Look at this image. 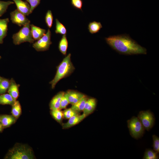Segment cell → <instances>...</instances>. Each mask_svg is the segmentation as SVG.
<instances>
[{
    "mask_svg": "<svg viewBox=\"0 0 159 159\" xmlns=\"http://www.w3.org/2000/svg\"><path fill=\"white\" fill-rule=\"evenodd\" d=\"M127 123L130 134L132 138L138 139L143 136L145 129L138 117H133L127 121Z\"/></svg>",
    "mask_w": 159,
    "mask_h": 159,
    "instance_id": "5",
    "label": "cell"
},
{
    "mask_svg": "<svg viewBox=\"0 0 159 159\" xmlns=\"http://www.w3.org/2000/svg\"><path fill=\"white\" fill-rule=\"evenodd\" d=\"M4 127L2 126V125L0 122V132H1L4 129Z\"/></svg>",
    "mask_w": 159,
    "mask_h": 159,
    "instance_id": "34",
    "label": "cell"
},
{
    "mask_svg": "<svg viewBox=\"0 0 159 159\" xmlns=\"http://www.w3.org/2000/svg\"><path fill=\"white\" fill-rule=\"evenodd\" d=\"M51 33L48 29L46 33L33 44V47L37 51H44L48 50L52 42Z\"/></svg>",
    "mask_w": 159,
    "mask_h": 159,
    "instance_id": "7",
    "label": "cell"
},
{
    "mask_svg": "<svg viewBox=\"0 0 159 159\" xmlns=\"http://www.w3.org/2000/svg\"><path fill=\"white\" fill-rule=\"evenodd\" d=\"M12 38L15 45L26 42L33 43L34 40L32 36L30 23L23 26L18 32L13 35Z\"/></svg>",
    "mask_w": 159,
    "mask_h": 159,
    "instance_id": "4",
    "label": "cell"
},
{
    "mask_svg": "<svg viewBox=\"0 0 159 159\" xmlns=\"http://www.w3.org/2000/svg\"><path fill=\"white\" fill-rule=\"evenodd\" d=\"M11 20L12 23L19 26H24L30 23V21L25 16L16 9L10 13Z\"/></svg>",
    "mask_w": 159,
    "mask_h": 159,
    "instance_id": "8",
    "label": "cell"
},
{
    "mask_svg": "<svg viewBox=\"0 0 159 159\" xmlns=\"http://www.w3.org/2000/svg\"><path fill=\"white\" fill-rule=\"evenodd\" d=\"M71 4L72 6L75 8L82 10L83 5V1L82 0H71Z\"/></svg>",
    "mask_w": 159,
    "mask_h": 159,
    "instance_id": "32",
    "label": "cell"
},
{
    "mask_svg": "<svg viewBox=\"0 0 159 159\" xmlns=\"http://www.w3.org/2000/svg\"><path fill=\"white\" fill-rule=\"evenodd\" d=\"M34 158L33 151L29 146L24 144L17 143L9 150L4 158L33 159Z\"/></svg>",
    "mask_w": 159,
    "mask_h": 159,
    "instance_id": "3",
    "label": "cell"
},
{
    "mask_svg": "<svg viewBox=\"0 0 159 159\" xmlns=\"http://www.w3.org/2000/svg\"><path fill=\"white\" fill-rule=\"evenodd\" d=\"M158 153L150 149H147L144 154L143 159H158L159 158Z\"/></svg>",
    "mask_w": 159,
    "mask_h": 159,
    "instance_id": "26",
    "label": "cell"
},
{
    "mask_svg": "<svg viewBox=\"0 0 159 159\" xmlns=\"http://www.w3.org/2000/svg\"><path fill=\"white\" fill-rule=\"evenodd\" d=\"M3 77H1L0 76V82L1 81V80H2Z\"/></svg>",
    "mask_w": 159,
    "mask_h": 159,
    "instance_id": "35",
    "label": "cell"
},
{
    "mask_svg": "<svg viewBox=\"0 0 159 159\" xmlns=\"http://www.w3.org/2000/svg\"><path fill=\"white\" fill-rule=\"evenodd\" d=\"M69 104H75L85 96L80 92L72 90H69L65 92Z\"/></svg>",
    "mask_w": 159,
    "mask_h": 159,
    "instance_id": "9",
    "label": "cell"
},
{
    "mask_svg": "<svg viewBox=\"0 0 159 159\" xmlns=\"http://www.w3.org/2000/svg\"><path fill=\"white\" fill-rule=\"evenodd\" d=\"M97 101L94 98H88L85 105L83 111V113L86 117L92 113L96 109Z\"/></svg>",
    "mask_w": 159,
    "mask_h": 159,
    "instance_id": "11",
    "label": "cell"
},
{
    "mask_svg": "<svg viewBox=\"0 0 159 159\" xmlns=\"http://www.w3.org/2000/svg\"><path fill=\"white\" fill-rule=\"evenodd\" d=\"M10 84V80L3 78L0 82V95L5 93L8 91Z\"/></svg>",
    "mask_w": 159,
    "mask_h": 159,
    "instance_id": "24",
    "label": "cell"
},
{
    "mask_svg": "<svg viewBox=\"0 0 159 159\" xmlns=\"http://www.w3.org/2000/svg\"><path fill=\"white\" fill-rule=\"evenodd\" d=\"M29 3L31 7V11L32 13L34 9L40 4V0H26Z\"/></svg>",
    "mask_w": 159,
    "mask_h": 159,
    "instance_id": "33",
    "label": "cell"
},
{
    "mask_svg": "<svg viewBox=\"0 0 159 159\" xmlns=\"http://www.w3.org/2000/svg\"><path fill=\"white\" fill-rule=\"evenodd\" d=\"M1 56L0 55V59H1Z\"/></svg>",
    "mask_w": 159,
    "mask_h": 159,
    "instance_id": "36",
    "label": "cell"
},
{
    "mask_svg": "<svg viewBox=\"0 0 159 159\" xmlns=\"http://www.w3.org/2000/svg\"><path fill=\"white\" fill-rule=\"evenodd\" d=\"M55 32L63 35L66 34L67 32L65 26L57 19H56Z\"/></svg>",
    "mask_w": 159,
    "mask_h": 159,
    "instance_id": "25",
    "label": "cell"
},
{
    "mask_svg": "<svg viewBox=\"0 0 159 159\" xmlns=\"http://www.w3.org/2000/svg\"><path fill=\"white\" fill-rule=\"evenodd\" d=\"M71 54L69 53L65 57L57 67V70L54 79L49 84L54 89L61 80L69 76L74 71L75 67L71 60Z\"/></svg>",
    "mask_w": 159,
    "mask_h": 159,
    "instance_id": "2",
    "label": "cell"
},
{
    "mask_svg": "<svg viewBox=\"0 0 159 159\" xmlns=\"http://www.w3.org/2000/svg\"><path fill=\"white\" fill-rule=\"evenodd\" d=\"M9 21L8 18L0 19V44L3 43L4 39L7 35Z\"/></svg>",
    "mask_w": 159,
    "mask_h": 159,
    "instance_id": "14",
    "label": "cell"
},
{
    "mask_svg": "<svg viewBox=\"0 0 159 159\" xmlns=\"http://www.w3.org/2000/svg\"><path fill=\"white\" fill-rule=\"evenodd\" d=\"M53 16L52 11L48 10L45 16V21L47 27L50 28L52 26L53 22Z\"/></svg>",
    "mask_w": 159,
    "mask_h": 159,
    "instance_id": "28",
    "label": "cell"
},
{
    "mask_svg": "<svg viewBox=\"0 0 159 159\" xmlns=\"http://www.w3.org/2000/svg\"><path fill=\"white\" fill-rule=\"evenodd\" d=\"M69 104V101L64 92L61 100L59 109L61 110L65 108Z\"/></svg>",
    "mask_w": 159,
    "mask_h": 159,
    "instance_id": "31",
    "label": "cell"
},
{
    "mask_svg": "<svg viewBox=\"0 0 159 159\" xmlns=\"http://www.w3.org/2000/svg\"><path fill=\"white\" fill-rule=\"evenodd\" d=\"M51 114L53 118L58 122L62 123L64 117L63 112L59 109L51 110Z\"/></svg>",
    "mask_w": 159,
    "mask_h": 159,
    "instance_id": "23",
    "label": "cell"
},
{
    "mask_svg": "<svg viewBox=\"0 0 159 159\" xmlns=\"http://www.w3.org/2000/svg\"><path fill=\"white\" fill-rule=\"evenodd\" d=\"M64 117L69 119L73 116L80 115L79 113L73 110L71 107L65 109L63 112Z\"/></svg>",
    "mask_w": 159,
    "mask_h": 159,
    "instance_id": "29",
    "label": "cell"
},
{
    "mask_svg": "<svg viewBox=\"0 0 159 159\" xmlns=\"http://www.w3.org/2000/svg\"><path fill=\"white\" fill-rule=\"evenodd\" d=\"M153 147L154 150L158 153H159V138L157 136L153 135Z\"/></svg>",
    "mask_w": 159,
    "mask_h": 159,
    "instance_id": "30",
    "label": "cell"
},
{
    "mask_svg": "<svg viewBox=\"0 0 159 159\" xmlns=\"http://www.w3.org/2000/svg\"><path fill=\"white\" fill-rule=\"evenodd\" d=\"M68 47V42L66 34L62 36L59 41L58 48L60 52L64 55H66Z\"/></svg>",
    "mask_w": 159,
    "mask_h": 159,
    "instance_id": "18",
    "label": "cell"
},
{
    "mask_svg": "<svg viewBox=\"0 0 159 159\" xmlns=\"http://www.w3.org/2000/svg\"><path fill=\"white\" fill-rule=\"evenodd\" d=\"M102 27V25L100 22L95 21L90 22L88 25L89 32L92 34L99 32Z\"/></svg>",
    "mask_w": 159,
    "mask_h": 159,
    "instance_id": "20",
    "label": "cell"
},
{
    "mask_svg": "<svg viewBox=\"0 0 159 159\" xmlns=\"http://www.w3.org/2000/svg\"><path fill=\"white\" fill-rule=\"evenodd\" d=\"M14 3V2L11 1H5L0 0V17L6 12L9 6Z\"/></svg>",
    "mask_w": 159,
    "mask_h": 159,
    "instance_id": "27",
    "label": "cell"
},
{
    "mask_svg": "<svg viewBox=\"0 0 159 159\" xmlns=\"http://www.w3.org/2000/svg\"><path fill=\"white\" fill-rule=\"evenodd\" d=\"M19 85L17 84L13 79L10 80V85L7 92L15 101L17 100L19 96Z\"/></svg>",
    "mask_w": 159,
    "mask_h": 159,
    "instance_id": "13",
    "label": "cell"
},
{
    "mask_svg": "<svg viewBox=\"0 0 159 159\" xmlns=\"http://www.w3.org/2000/svg\"><path fill=\"white\" fill-rule=\"evenodd\" d=\"M88 98L87 97L85 96L76 103L72 105L71 108L80 113L81 111H83Z\"/></svg>",
    "mask_w": 159,
    "mask_h": 159,
    "instance_id": "19",
    "label": "cell"
},
{
    "mask_svg": "<svg viewBox=\"0 0 159 159\" xmlns=\"http://www.w3.org/2000/svg\"><path fill=\"white\" fill-rule=\"evenodd\" d=\"M30 26L32 36L34 40H38L46 33L45 29L32 24H30Z\"/></svg>",
    "mask_w": 159,
    "mask_h": 159,
    "instance_id": "17",
    "label": "cell"
},
{
    "mask_svg": "<svg viewBox=\"0 0 159 159\" xmlns=\"http://www.w3.org/2000/svg\"><path fill=\"white\" fill-rule=\"evenodd\" d=\"M15 101L9 93L0 95V104L9 105H12Z\"/></svg>",
    "mask_w": 159,
    "mask_h": 159,
    "instance_id": "22",
    "label": "cell"
},
{
    "mask_svg": "<svg viewBox=\"0 0 159 159\" xmlns=\"http://www.w3.org/2000/svg\"><path fill=\"white\" fill-rule=\"evenodd\" d=\"M64 93V92H60L53 97L49 104L51 110L59 109L61 100Z\"/></svg>",
    "mask_w": 159,
    "mask_h": 159,
    "instance_id": "16",
    "label": "cell"
},
{
    "mask_svg": "<svg viewBox=\"0 0 159 159\" xmlns=\"http://www.w3.org/2000/svg\"><path fill=\"white\" fill-rule=\"evenodd\" d=\"M139 118L145 129L149 131L153 126L155 118L152 112L150 110L142 111L139 112Z\"/></svg>",
    "mask_w": 159,
    "mask_h": 159,
    "instance_id": "6",
    "label": "cell"
},
{
    "mask_svg": "<svg viewBox=\"0 0 159 159\" xmlns=\"http://www.w3.org/2000/svg\"><path fill=\"white\" fill-rule=\"evenodd\" d=\"M105 39L112 49L120 54H147L146 49L139 44L129 34H123L110 36L105 37Z\"/></svg>",
    "mask_w": 159,
    "mask_h": 159,
    "instance_id": "1",
    "label": "cell"
},
{
    "mask_svg": "<svg viewBox=\"0 0 159 159\" xmlns=\"http://www.w3.org/2000/svg\"><path fill=\"white\" fill-rule=\"evenodd\" d=\"M11 113L16 119L20 115L21 112V108L20 104L18 100H16L12 105Z\"/></svg>",
    "mask_w": 159,
    "mask_h": 159,
    "instance_id": "21",
    "label": "cell"
},
{
    "mask_svg": "<svg viewBox=\"0 0 159 159\" xmlns=\"http://www.w3.org/2000/svg\"><path fill=\"white\" fill-rule=\"evenodd\" d=\"M16 120V119L12 115H0V122L4 128L9 127L14 123Z\"/></svg>",
    "mask_w": 159,
    "mask_h": 159,
    "instance_id": "15",
    "label": "cell"
},
{
    "mask_svg": "<svg viewBox=\"0 0 159 159\" xmlns=\"http://www.w3.org/2000/svg\"><path fill=\"white\" fill-rule=\"evenodd\" d=\"M86 117V116L83 113L81 115L73 116L69 119L66 123L63 124V128L67 129L81 122Z\"/></svg>",
    "mask_w": 159,
    "mask_h": 159,
    "instance_id": "12",
    "label": "cell"
},
{
    "mask_svg": "<svg viewBox=\"0 0 159 159\" xmlns=\"http://www.w3.org/2000/svg\"><path fill=\"white\" fill-rule=\"evenodd\" d=\"M15 4L17 10L25 16H28L32 13L30 6L26 2L21 0H13Z\"/></svg>",
    "mask_w": 159,
    "mask_h": 159,
    "instance_id": "10",
    "label": "cell"
}]
</instances>
